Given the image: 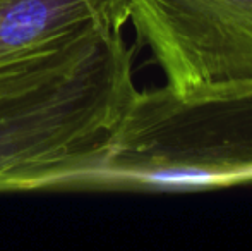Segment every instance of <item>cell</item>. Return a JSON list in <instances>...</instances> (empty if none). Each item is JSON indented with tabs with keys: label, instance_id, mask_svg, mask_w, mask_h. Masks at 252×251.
Segmentation results:
<instances>
[{
	"label": "cell",
	"instance_id": "1",
	"mask_svg": "<svg viewBox=\"0 0 252 251\" xmlns=\"http://www.w3.org/2000/svg\"><path fill=\"white\" fill-rule=\"evenodd\" d=\"M122 30H94L0 62V191L72 188L137 93Z\"/></svg>",
	"mask_w": 252,
	"mask_h": 251
},
{
	"label": "cell",
	"instance_id": "3",
	"mask_svg": "<svg viewBox=\"0 0 252 251\" xmlns=\"http://www.w3.org/2000/svg\"><path fill=\"white\" fill-rule=\"evenodd\" d=\"M129 21L175 95L252 81V0H129Z\"/></svg>",
	"mask_w": 252,
	"mask_h": 251
},
{
	"label": "cell",
	"instance_id": "2",
	"mask_svg": "<svg viewBox=\"0 0 252 251\" xmlns=\"http://www.w3.org/2000/svg\"><path fill=\"white\" fill-rule=\"evenodd\" d=\"M252 184V81L137 91L106 150L72 188L197 193Z\"/></svg>",
	"mask_w": 252,
	"mask_h": 251
},
{
	"label": "cell",
	"instance_id": "4",
	"mask_svg": "<svg viewBox=\"0 0 252 251\" xmlns=\"http://www.w3.org/2000/svg\"><path fill=\"white\" fill-rule=\"evenodd\" d=\"M127 21L129 0H0V62Z\"/></svg>",
	"mask_w": 252,
	"mask_h": 251
}]
</instances>
